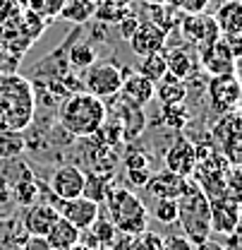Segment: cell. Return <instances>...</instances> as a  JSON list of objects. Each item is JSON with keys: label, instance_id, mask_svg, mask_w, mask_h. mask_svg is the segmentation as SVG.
Instances as JSON below:
<instances>
[{"label": "cell", "instance_id": "cell-33", "mask_svg": "<svg viewBox=\"0 0 242 250\" xmlns=\"http://www.w3.org/2000/svg\"><path fill=\"white\" fill-rule=\"evenodd\" d=\"M161 250H194V243L185 236H163Z\"/></svg>", "mask_w": 242, "mask_h": 250}, {"label": "cell", "instance_id": "cell-13", "mask_svg": "<svg viewBox=\"0 0 242 250\" xmlns=\"http://www.w3.org/2000/svg\"><path fill=\"white\" fill-rule=\"evenodd\" d=\"M111 99H115L111 116H113V121L120 127L122 140H134V137H139L142 130L147 127V116H144L142 106H134V104L125 101L120 96H111Z\"/></svg>", "mask_w": 242, "mask_h": 250}, {"label": "cell", "instance_id": "cell-12", "mask_svg": "<svg viewBox=\"0 0 242 250\" xmlns=\"http://www.w3.org/2000/svg\"><path fill=\"white\" fill-rule=\"evenodd\" d=\"M166 39H168V31L161 29L156 22L151 20H139L137 29L132 31V36L127 39L130 41V48L137 53V56H149L156 51H163L166 48Z\"/></svg>", "mask_w": 242, "mask_h": 250}, {"label": "cell", "instance_id": "cell-21", "mask_svg": "<svg viewBox=\"0 0 242 250\" xmlns=\"http://www.w3.org/2000/svg\"><path fill=\"white\" fill-rule=\"evenodd\" d=\"M153 96L163 104V106H170V104H185L187 99V84L180 77H173V75H163L156 84H153Z\"/></svg>", "mask_w": 242, "mask_h": 250}, {"label": "cell", "instance_id": "cell-11", "mask_svg": "<svg viewBox=\"0 0 242 250\" xmlns=\"http://www.w3.org/2000/svg\"><path fill=\"white\" fill-rule=\"evenodd\" d=\"M216 27L221 31V39L233 48V53L240 58V39H242V2L240 0H228L223 2L216 15Z\"/></svg>", "mask_w": 242, "mask_h": 250}, {"label": "cell", "instance_id": "cell-4", "mask_svg": "<svg viewBox=\"0 0 242 250\" xmlns=\"http://www.w3.org/2000/svg\"><path fill=\"white\" fill-rule=\"evenodd\" d=\"M178 224L185 231V238L194 246L211 236V205L197 183H187L185 192L178 197Z\"/></svg>", "mask_w": 242, "mask_h": 250}, {"label": "cell", "instance_id": "cell-42", "mask_svg": "<svg viewBox=\"0 0 242 250\" xmlns=\"http://www.w3.org/2000/svg\"><path fill=\"white\" fill-rule=\"evenodd\" d=\"M17 2H27V0H17Z\"/></svg>", "mask_w": 242, "mask_h": 250}, {"label": "cell", "instance_id": "cell-7", "mask_svg": "<svg viewBox=\"0 0 242 250\" xmlns=\"http://www.w3.org/2000/svg\"><path fill=\"white\" fill-rule=\"evenodd\" d=\"M87 70H89V72H87V77H84V82H82L84 92L93 94V96H98V99L118 96V92H120V87H122L120 67H115L113 62H96V65H91Z\"/></svg>", "mask_w": 242, "mask_h": 250}, {"label": "cell", "instance_id": "cell-34", "mask_svg": "<svg viewBox=\"0 0 242 250\" xmlns=\"http://www.w3.org/2000/svg\"><path fill=\"white\" fill-rule=\"evenodd\" d=\"M149 178H151L149 168H127V181L132 188H147Z\"/></svg>", "mask_w": 242, "mask_h": 250}, {"label": "cell", "instance_id": "cell-10", "mask_svg": "<svg viewBox=\"0 0 242 250\" xmlns=\"http://www.w3.org/2000/svg\"><path fill=\"white\" fill-rule=\"evenodd\" d=\"M211 205V231L221 236H235L240 226V197L225 192L223 197L209 200Z\"/></svg>", "mask_w": 242, "mask_h": 250}, {"label": "cell", "instance_id": "cell-28", "mask_svg": "<svg viewBox=\"0 0 242 250\" xmlns=\"http://www.w3.org/2000/svg\"><path fill=\"white\" fill-rule=\"evenodd\" d=\"M62 2H65V0H27V5H29L27 10L48 22V20H58Z\"/></svg>", "mask_w": 242, "mask_h": 250}, {"label": "cell", "instance_id": "cell-2", "mask_svg": "<svg viewBox=\"0 0 242 250\" xmlns=\"http://www.w3.org/2000/svg\"><path fill=\"white\" fill-rule=\"evenodd\" d=\"M36 116V94L27 77L0 75V123L12 132L27 130Z\"/></svg>", "mask_w": 242, "mask_h": 250}, {"label": "cell", "instance_id": "cell-44", "mask_svg": "<svg viewBox=\"0 0 242 250\" xmlns=\"http://www.w3.org/2000/svg\"><path fill=\"white\" fill-rule=\"evenodd\" d=\"M2 2H5V0H0V5H2Z\"/></svg>", "mask_w": 242, "mask_h": 250}, {"label": "cell", "instance_id": "cell-19", "mask_svg": "<svg viewBox=\"0 0 242 250\" xmlns=\"http://www.w3.org/2000/svg\"><path fill=\"white\" fill-rule=\"evenodd\" d=\"M56 219H58V212L51 202H34L27 207L22 226H24L27 236H46L48 229L56 224Z\"/></svg>", "mask_w": 242, "mask_h": 250}, {"label": "cell", "instance_id": "cell-35", "mask_svg": "<svg viewBox=\"0 0 242 250\" xmlns=\"http://www.w3.org/2000/svg\"><path fill=\"white\" fill-rule=\"evenodd\" d=\"M137 24H139V17H137V15H132V12H130L127 17H122L120 22H118V27H120V34H122V39H125V41H127V39L132 36V31L137 29Z\"/></svg>", "mask_w": 242, "mask_h": 250}, {"label": "cell", "instance_id": "cell-30", "mask_svg": "<svg viewBox=\"0 0 242 250\" xmlns=\"http://www.w3.org/2000/svg\"><path fill=\"white\" fill-rule=\"evenodd\" d=\"M151 217L158 219L161 224H175L178 221V200H158L151 207Z\"/></svg>", "mask_w": 242, "mask_h": 250}, {"label": "cell", "instance_id": "cell-18", "mask_svg": "<svg viewBox=\"0 0 242 250\" xmlns=\"http://www.w3.org/2000/svg\"><path fill=\"white\" fill-rule=\"evenodd\" d=\"M187 183H189L187 178H182L178 173L163 168V171H158V173H151V178H149V183H147V190L153 195V200H156V197H158V200H178L182 192H185Z\"/></svg>", "mask_w": 242, "mask_h": 250}, {"label": "cell", "instance_id": "cell-41", "mask_svg": "<svg viewBox=\"0 0 242 250\" xmlns=\"http://www.w3.org/2000/svg\"><path fill=\"white\" fill-rule=\"evenodd\" d=\"M93 250H118V248H113V246H98V248H93Z\"/></svg>", "mask_w": 242, "mask_h": 250}, {"label": "cell", "instance_id": "cell-16", "mask_svg": "<svg viewBox=\"0 0 242 250\" xmlns=\"http://www.w3.org/2000/svg\"><path fill=\"white\" fill-rule=\"evenodd\" d=\"M51 190L56 200L79 197L84 192V171L77 166H60L51 178Z\"/></svg>", "mask_w": 242, "mask_h": 250}, {"label": "cell", "instance_id": "cell-45", "mask_svg": "<svg viewBox=\"0 0 242 250\" xmlns=\"http://www.w3.org/2000/svg\"><path fill=\"white\" fill-rule=\"evenodd\" d=\"M48 250H56V248H48Z\"/></svg>", "mask_w": 242, "mask_h": 250}, {"label": "cell", "instance_id": "cell-3", "mask_svg": "<svg viewBox=\"0 0 242 250\" xmlns=\"http://www.w3.org/2000/svg\"><path fill=\"white\" fill-rule=\"evenodd\" d=\"M103 200L108 205V214H111L108 219L118 229V233L134 238L149 229L147 207L134 192H130L125 188H108Z\"/></svg>", "mask_w": 242, "mask_h": 250}, {"label": "cell", "instance_id": "cell-26", "mask_svg": "<svg viewBox=\"0 0 242 250\" xmlns=\"http://www.w3.org/2000/svg\"><path fill=\"white\" fill-rule=\"evenodd\" d=\"M166 72H168V65H166V48L144 56L142 62H139V75H144L147 80H151L153 84H156Z\"/></svg>", "mask_w": 242, "mask_h": 250}, {"label": "cell", "instance_id": "cell-43", "mask_svg": "<svg viewBox=\"0 0 242 250\" xmlns=\"http://www.w3.org/2000/svg\"><path fill=\"white\" fill-rule=\"evenodd\" d=\"M93 2H101V0H93Z\"/></svg>", "mask_w": 242, "mask_h": 250}, {"label": "cell", "instance_id": "cell-15", "mask_svg": "<svg viewBox=\"0 0 242 250\" xmlns=\"http://www.w3.org/2000/svg\"><path fill=\"white\" fill-rule=\"evenodd\" d=\"M163 161H166L168 171L178 173L182 178H189L194 173V166H197V145L192 140H187V137H178L168 147Z\"/></svg>", "mask_w": 242, "mask_h": 250}, {"label": "cell", "instance_id": "cell-9", "mask_svg": "<svg viewBox=\"0 0 242 250\" xmlns=\"http://www.w3.org/2000/svg\"><path fill=\"white\" fill-rule=\"evenodd\" d=\"M51 205L56 207L58 217L65 219V221H70V224L77 226L79 231H87L91 224L96 221L98 212H101L98 202H93V200L84 197V195L72 197V200H53Z\"/></svg>", "mask_w": 242, "mask_h": 250}, {"label": "cell", "instance_id": "cell-37", "mask_svg": "<svg viewBox=\"0 0 242 250\" xmlns=\"http://www.w3.org/2000/svg\"><path fill=\"white\" fill-rule=\"evenodd\" d=\"M125 166L127 168H149V159L142 154V152H134V154H127Z\"/></svg>", "mask_w": 242, "mask_h": 250}, {"label": "cell", "instance_id": "cell-39", "mask_svg": "<svg viewBox=\"0 0 242 250\" xmlns=\"http://www.w3.org/2000/svg\"><path fill=\"white\" fill-rule=\"evenodd\" d=\"M70 250H91L89 246H84V243H82V241H79V243H77V246H72V248Z\"/></svg>", "mask_w": 242, "mask_h": 250}, {"label": "cell", "instance_id": "cell-22", "mask_svg": "<svg viewBox=\"0 0 242 250\" xmlns=\"http://www.w3.org/2000/svg\"><path fill=\"white\" fill-rule=\"evenodd\" d=\"M93 12H96L93 0H65L58 17L65 22H72V24H84V22L93 20Z\"/></svg>", "mask_w": 242, "mask_h": 250}, {"label": "cell", "instance_id": "cell-31", "mask_svg": "<svg viewBox=\"0 0 242 250\" xmlns=\"http://www.w3.org/2000/svg\"><path fill=\"white\" fill-rule=\"evenodd\" d=\"M12 190H15V192H12V195H15V202H17V205H22L24 209H27L29 205H34V202H36L38 186H36L31 178H22V181L12 188Z\"/></svg>", "mask_w": 242, "mask_h": 250}, {"label": "cell", "instance_id": "cell-23", "mask_svg": "<svg viewBox=\"0 0 242 250\" xmlns=\"http://www.w3.org/2000/svg\"><path fill=\"white\" fill-rule=\"evenodd\" d=\"M130 7H132V0H101L96 2L93 20L106 22V24H118L122 17L130 15Z\"/></svg>", "mask_w": 242, "mask_h": 250}, {"label": "cell", "instance_id": "cell-14", "mask_svg": "<svg viewBox=\"0 0 242 250\" xmlns=\"http://www.w3.org/2000/svg\"><path fill=\"white\" fill-rule=\"evenodd\" d=\"M199 61H202V67L211 77L213 75H230V72L238 70V56L233 53V48L223 39L213 41L211 46L199 51Z\"/></svg>", "mask_w": 242, "mask_h": 250}, {"label": "cell", "instance_id": "cell-38", "mask_svg": "<svg viewBox=\"0 0 242 250\" xmlns=\"http://www.w3.org/2000/svg\"><path fill=\"white\" fill-rule=\"evenodd\" d=\"M194 250H225V246H221V243H216V241H211V238H206V241L197 243Z\"/></svg>", "mask_w": 242, "mask_h": 250}, {"label": "cell", "instance_id": "cell-20", "mask_svg": "<svg viewBox=\"0 0 242 250\" xmlns=\"http://www.w3.org/2000/svg\"><path fill=\"white\" fill-rule=\"evenodd\" d=\"M46 241H48V246L56 250H70L72 246H77L79 241H82V231L77 229V226H72L70 221H65V219H56V224L48 229V233L43 236Z\"/></svg>", "mask_w": 242, "mask_h": 250}, {"label": "cell", "instance_id": "cell-1", "mask_svg": "<svg viewBox=\"0 0 242 250\" xmlns=\"http://www.w3.org/2000/svg\"><path fill=\"white\" fill-rule=\"evenodd\" d=\"M106 118H108V108L103 99L84 89L67 94V99L60 104L58 111V123L72 137H93L101 130V125L106 123Z\"/></svg>", "mask_w": 242, "mask_h": 250}, {"label": "cell", "instance_id": "cell-25", "mask_svg": "<svg viewBox=\"0 0 242 250\" xmlns=\"http://www.w3.org/2000/svg\"><path fill=\"white\" fill-rule=\"evenodd\" d=\"M89 238H91V246L89 248H98V246H113L115 248V243H118V229L111 224V219H101L96 217V221L91 224L89 229Z\"/></svg>", "mask_w": 242, "mask_h": 250}, {"label": "cell", "instance_id": "cell-36", "mask_svg": "<svg viewBox=\"0 0 242 250\" xmlns=\"http://www.w3.org/2000/svg\"><path fill=\"white\" fill-rule=\"evenodd\" d=\"M48 241L43 236H27V241L22 243V250H48Z\"/></svg>", "mask_w": 242, "mask_h": 250}, {"label": "cell", "instance_id": "cell-32", "mask_svg": "<svg viewBox=\"0 0 242 250\" xmlns=\"http://www.w3.org/2000/svg\"><path fill=\"white\" fill-rule=\"evenodd\" d=\"M173 10H178L182 15H194V12H204L209 0H168Z\"/></svg>", "mask_w": 242, "mask_h": 250}, {"label": "cell", "instance_id": "cell-8", "mask_svg": "<svg viewBox=\"0 0 242 250\" xmlns=\"http://www.w3.org/2000/svg\"><path fill=\"white\" fill-rule=\"evenodd\" d=\"M180 31L185 41L189 46H194L197 51H204L206 46H211L213 41L221 39V31L216 27L213 15L206 12H194V15H185L180 22Z\"/></svg>", "mask_w": 242, "mask_h": 250}, {"label": "cell", "instance_id": "cell-29", "mask_svg": "<svg viewBox=\"0 0 242 250\" xmlns=\"http://www.w3.org/2000/svg\"><path fill=\"white\" fill-rule=\"evenodd\" d=\"M189 118H192V113H189V108H187L185 104H170V106H163V121H166L168 127H173V130H182Z\"/></svg>", "mask_w": 242, "mask_h": 250}, {"label": "cell", "instance_id": "cell-27", "mask_svg": "<svg viewBox=\"0 0 242 250\" xmlns=\"http://www.w3.org/2000/svg\"><path fill=\"white\" fill-rule=\"evenodd\" d=\"M67 61L72 67H77V70H87L93 65L96 61V51L91 48L87 41H77V43H72V48H70V53H67Z\"/></svg>", "mask_w": 242, "mask_h": 250}, {"label": "cell", "instance_id": "cell-5", "mask_svg": "<svg viewBox=\"0 0 242 250\" xmlns=\"http://www.w3.org/2000/svg\"><path fill=\"white\" fill-rule=\"evenodd\" d=\"M213 142L218 147V152L230 166H240V154H242V127H240V116L238 113H225L221 116V121L213 125L211 130Z\"/></svg>", "mask_w": 242, "mask_h": 250}, {"label": "cell", "instance_id": "cell-24", "mask_svg": "<svg viewBox=\"0 0 242 250\" xmlns=\"http://www.w3.org/2000/svg\"><path fill=\"white\" fill-rule=\"evenodd\" d=\"M166 65H168V75L185 80V77L192 72V67H194V58H192L189 48L178 46V48L166 51Z\"/></svg>", "mask_w": 242, "mask_h": 250}, {"label": "cell", "instance_id": "cell-17", "mask_svg": "<svg viewBox=\"0 0 242 250\" xmlns=\"http://www.w3.org/2000/svg\"><path fill=\"white\" fill-rule=\"evenodd\" d=\"M120 99L134 104V106H147L153 99V82L147 80L144 75L139 72H132V70H122V87L118 92Z\"/></svg>", "mask_w": 242, "mask_h": 250}, {"label": "cell", "instance_id": "cell-40", "mask_svg": "<svg viewBox=\"0 0 242 250\" xmlns=\"http://www.w3.org/2000/svg\"><path fill=\"white\" fill-rule=\"evenodd\" d=\"M144 2H151V5H166L168 0H144Z\"/></svg>", "mask_w": 242, "mask_h": 250}, {"label": "cell", "instance_id": "cell-6", "mask_svg": "<svg viewBox=\"0 0 242 250\" xmlns=\"http://www.w3.org/2000/svg\"><path fill=\"white\" fill-rule=\"evenodd\" d=\"M240 80L235 72L230 75H213L209 80V106L218 116L238 113L240 106Z\"/></svg>", "mask_w": 242, "mask_h": 250}]
</instances>
